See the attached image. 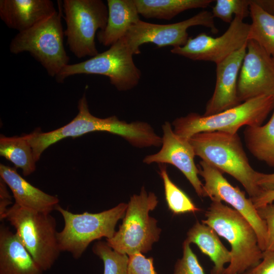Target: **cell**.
Listing matches in <instances>:
<instances>
[{"label":"cell","mask_w":274,"mask_h":274,"mask_svg":"<svg viewBox=\"0 0 274 274\" xmlns=\"http://www.w3.org/2000/svg\"><path fill=\"white\" fill-rule=\"evenodd\" d=\"M0 155L21 169L24 176L36 170V162L31 146L24 136H6L1 135Z\"/></svg>","instance_id":"cell-23"},{"label":"cell","mask_w":274,"mask_h":274,"mask_svg":"<svg viewBox=\"0 0 274 274\" xmlns=\"http://www.w3.org/2000/svg\"><path fill=\"white\" fill-rule=\"evenodd\" d=\"M57 4L58 11L31 28L18 32L9 45L10 52L13 54L30 53L49 76L55 78L70 61L64 46L62 1H58Z\"/></svg>","instance_id":"cell-3"},{"label":"cell","mask_w":274,"mask_h":274,"mask_svg":"<svg viewBox=\"0 0 274 274\" xmlns=\"http://www.w3.org/2000/svg\"><path fill=\"white\" fill-rule=\"evenodd\" d=\"M56 11L50 0H1L0 18L10 28L26 30Z\"/></svg>","instance_id":"cell-16"},{"label":"cell","mask_w":274,"mask_h":274,"mask_svg":"<svg viewBox=\"0 0 274 274\" xmlns=\"http://www.w3.org/2000/svg\"><path fill=\"white\" fill-rule=\"evenodd\" d=\"M134 55L124 37L106 51L84 61L65 66L55 79L63 83L76 75H102L108 77L119 91H127L135 87L141 78V72L133 59Z\"/></svg>","instance_id":"cell-8"},{"label":"cell","mask_w":274,"mask_h":274,"mask_svg":"<svg viewBox=\"0 0 274 274\" xmlns=\"http://www.w3.org/2000/svg\"><path fill=\"white\" fill-rule=\"evenodd\" d=\"M244 136L246 146L254 157L274 167V108L266 124L246 126Z\"/></svg>","instance_id":"cell-21"},{"label":"cell","mask_w":274,"mask_h":274,"mask_svg":"<svg viewBox=\"0 0 274 274\" xmlns=\"http://www.w3.org/2000/svg\"><path fill=\"white\" fill-rule=\"evenodd\" d=\"M198 174L204 181L203 197L212 201H224L237 211L252 226L262 251L266 249L267 231L265 222L259 216L251 199L238 187H234L223 176V173L208 162L201 160L198 165Z\"/></svg>","instance_id":"cell-10"},{"label":"cell","mask_w":274,"mask_h":274,"mask_svg":"<svg viewBox=\"0 0 274 274\" xmlns=\"http://www.w3.org/2000/svg\"><path fill=\"white\" fill-rule=\"evenodd\" d=\"M128 256V274H156L152 258H146L141 253Z\"/></svg>","instance_id":"cell-29"},{"label":"cell","mask_w":274,"mask_h":274,"mask_svg":"<svg viewBox=\"0 0 274 274\" xmlns=\"http://www.w3.org/2000/svg\"><path fill=\"white\" fill-rule=\"evenodd\" d=\"M1 178L11 189L15 203L20 207L36 212L51 213L59 204V198L32 186L16 169L1 164Z\"/></svg>","instance_id":"cell-17"},{"label":"cell","mask_w":274,"mask_h":274,"mask_svg":"<svg viewBox=\"0 0 274 274\" xmlns=\"http://www.w3.org/2000/svg\"><path fill=\"white\" fill-rule=\"evenodd\" d=\"M92 251L104 262V274H128L129 256L127 254L114 250L103 241L96 243Z\"/></svg>","instance_id":"cell-26"},{"label":"cell","mask_w":274,"mask_h":274,"mask_svg":"<svg viewBox=\"0 0 274 274\" xmlns=\"http://www.w3.org/2000/svg\"><path fill=\"white\" fill-rule=\"evenodd\" d=\"M240 101L261 96H274V62L272 56L254 40H248L237 85Z\"/></svg>","instance_id":"cell-13"},{"label":"cell","mask_w":274,"mask_h":274,"mask_svg":"<svg viewBox=\"0 0 274 274\" xmlns=\"http://www.w3.org/2000/svg\"><path fill=\"white\" fill-rule=\"evenodd\" d=\"M250 25L248 40H254L271 56L274 55V15L264 11L250 0Z\"/></svg>","instance_id":"cell-24"},{"label":"cell","mask_w":274,"mask_h":274,"mask_svg":"<svg viewBox=\"0 0 274 274\" xmlns=\"http://www.w3.org/2000/svg\"><path fill=\"white\" fill-rule=\"evenodd\" d=\"M174 274H205L190 244L186 241L183 243V257L177 261Z\"/></svg>","instance_id":"cell-28"},{"label":"cell","mask_w":274,"mask_h":274,"mask_svg":"<svg viewBox=\"0 0 274 274\" xmlns=\"http://www.w3.org/2000/svg\"><path fill=\"white\" fill-rule=\"evenodd\" d=\"M273 108V96H259L211 116L190 113L174 120L172 123L173 130L178 135L186 139L204 131H218L235 134L244 126L262 125Z\"/></svg>","instance_id":"cell-4"},{"label":"cell","mask_w":274,"mask_h":274,"mask_svg":"<svg viewBox=\"0 0 274 274\" xmlns=\"http://www.w3.org/2000/svg\"><path fill=\"white\" fill-rule=\"evenodd\" d=\"M214 17L212 12L203 11L186 20L169 24L151 23L140 20L133 25L124 36L127 44L135 55L141 53L140 46L152 43L158 47L172 46L181 47L185 45L189 38L188 28L201 25L217 33Z\"/></svg>","instance_id":"cell-11"},{"label":"cell","mask_w":274,"mask_h":274,"mask_svg":"<svg viewBox=\"0 0 274 274\" xmlns=\"http://www.w3.org/2000/svg\"><path fill=\"white\" fill-rule=\"evenodd\" d=\"M256 183L263 191L274 190V173L264 174L257 172Z\"/></svg>","instance_id":"cell-32"},{"label":"cell","mask_w":274,"mask_h":274,"mask_svg":"<svg viewBox=\"0 0 274 274\" xmlns=\"http://www.w3.org/2000/svg\"><path fill=\"white\" fill-rule=\"evenodd\" d=\"M154 193H147L144 187L139 194L133 195L127 204L122 224L107 243L114 250L131 255L150 251L159 237L161 229L149 212L157 205Z\"/></svg>","instance_id":"cell-6"},{"label":"cell","mask_w":274,"mask_h":274,"mask_svg":"<svg viewBox=\"0 0 274 274\" xmlns=\"http://www.w3.org/2000/svg\"><path fill=\"white\" fill-rule=\"evenodd\" d=\"M16 230L20 241L38 266L50 269L61 252L55 218L51 213L36 212L14 203L3 217Z\"/></svg>","instance_id":"cell-5"},{"label":"cell","mask_w":274,"mask_h":274,"mask_svg":"<svg viewBox=\"0 0 274 274\" xmlns=\"http://www.w3.org/2000/svg\"><path fill=\"white\" fill-rule=\"evenodd\" d=\"M162 147L156 153L143 159L146 164L168 163L179 169L189 181L199 197H203V184L198 175V168L194 162L195 156L189 139L176 134L172 125L165 122L162 126Z\"/></svg>","instance_id":"cell-14"},{"label":"cell","mask_w":274,"mask_h":274,"mask_svg":"<svg viewBox=\"0 0 274 274\" xmlns=\"http://www.w3.org/2000/svg\"><path fill=\"white\" fill-rule=\"evenodd\" d=\"M250 0H217L212 13L214 17L230 23L233 14L243 19L250 15Z\"/></svg>","instance_id":"cell-27"},{"label":"cell","mask_w":274,"mask_h":274,"mask_svg":"<svg viewBox=\"0 0 274 274\" xmlns=\"http://www.w3.org/2000/svg\"><path fill=\"white\" fill-rule=\"evenodd\" d=\"M108 18L105 28L97 33L99 43L111 46L124 37L141 19L134 0H108Z\"/></svg>","instance_id":"cell-19"},{"label":"cell","mask_w":274,"mask_h":274,"mask_svg":"<svg viewBox=\"0 0 274 274\" xmlns=\"http://www.w3.org/2000/svg\"><path fill=\"white\" fill-rule=\"evenodd\" d=\"M196 245L214 263L211 274H225V265L230 263V251L222 243L218 234L211 227L197 222L187 233L185 240Z\"/></svg>","instance_id":"cell-20"},{"label":"cell","mask_w":274,"mask_h":274,"mask_svg":"<svg viewBox=\"0 0 274 274\" xmlns=\"http://www.w3.org/2000/svg\"><path fill=\"white\" fill-rule=\"evenodd\" d=\"M140 15L146 18L170 20L192 9L205 8L212 0H134Z\"/></svg>","instance_id":"cell-22"},{"label":"cell","mask_w":274,"mask_h":274,"mask_svg":"<svg viewBox=\"0 0 274 274\" xmlns=\"http://www.w3.org/2000/svg\"><path fill=\"white\" fill-rule=\"evenodd\" d=\"M16 232L0 226V274H43Z\"/></svg>","instance_id":"cell-18"},{"label":"cell","mask_w":274,"mask_h":274,"mask_svg":"<svg viewBox=\"0 0 274 274\" xmlns=\"http://www.w3.org/2000/svg\"><path fill=\"white\" fill-rule=\"evenodd\" d=\"M244 274H274V251H264L260 263Z\"/></svg>","instance_id":"cell-31"},{"label":"cell","mask_w":274,"mask_h":274,"mask_svg":"<svg viewBox=\"0 0 274 274\" xmlns=\"http://www.w3.org/2000/svg\"><path fill=\"white\" fill-rule=\"evenodd\" d=\"M160 166L163 180L165 199L169 209L175 214L199 211L189 196L169 178L165 165Z\"/></svg>","instance_id":"cell-25"},{"label":"cell","mask_w":274,"mask_h":274,"mask_svg":"<svg viewBox=\"0 0 274 274\" xmlns=\"http://www.w3.org/2000/svg\"><path fill=\"white\" fill-rule=\"evenodd\" d=\"M272 59H273V62H274V55L272 56Z\"/></svg>","instance_id":"cell-35"},{"label":"cell","mask_w":274,"mask_h":274,"mask_svg":"<svg viewBox=\"0 0 274 274\" xmlns=\"http://www.w3.org/2000/svg\"><path fill=\"white\" fill-rule=\"evenodd\" d=\"M249 29V24L235 16L221 36L213 38L201 33L189 38L185 45L173 48L170 52L191 60L212 61L217 64L247 43Z\"/></svg>","instance_id":"cell-12"},{"label":"cell","mask_w":274,"mask_h":274,"mask_svg":"<svg viewBox=\"0 0 274 274\" xmlns=\"http://www.w3.org/2000/svg\"><path fill=\"white\" fill-rule=\"evenodd\" d=\"M247 43L216 64V82L213 94L207 103L203 116L233 108L242 103L237 91L238 76L247 50Z\"/></svg>","instance_id":"cell-15"},{"label":"cell","mask_w":274,"mask_h":274,"mask_svg":"<svg viewBox=\"0 0 274 274\" xmlns=\"http://www.w3.org/2000/svg\"><path fill=\"white\" fill-rule=\"evenodd\" d=\"M252 1L266 12L274 15V0H252Z\"/></svg>","instance_id":"cell-34"},{"label":"cell","mask_w":274,"mask_h":274,"mask_svg":"<svg viewBox=\"0 0 274 274\" xmlns=\"http://www.w3.org/2000/svg\"><path fill=\"white\" fill-rule=\"evenodd\" d=\"M62 9L70 50L79 58L98 54L95 38L107 25L108 6L101 0H63Z\"/></svg>","instance_id":"cell-9"},{"label":"cell","mask_w":274,"mask_h":274,"mask_svg":"<svg viewBox=\"0 0 274 274\" xmlns=\"http://www.w3.org/2000/svg\"><path fill=\"white\" fill-rule=\"evenodd\" d=\"M127 204L117 206L98 213L74 214L58 205L55 210L62 216L64 225L58 233L61 252H66L78 259L94 240L105 237L111 238L115 233L117 222L124 217Z\"/></svg>","instance_id":"cell-7"},{"label":"cell","mask_w":274,"mask_h":274,"mask_svg":"<svg viewBox=\"0 0 274 274\" xmlns=\"http://www.w3.org/2000/svg\"><path fill=\"white\" fill-rule=\"evenodd\" d=\"M259 216L266 224L267 239L265 251H274V203H270L257 208Z\"/></svg>","instance_id":"cell-30"},{"label":"cell","mask_w":274,"mask_h":274,"mask_svg":"<svg viewBox=\"0 0 274 274\" xmlns=\"http://www.w3.org/2000/svg\"><path fill=\"white\" fill-rule=\"evenodd\" d=\"M251 199L256 209L259 207L272 203L274 201V190L263 191L258 197Z\"/></svg>","instance_id":"cell-33"},{"label":"cell","mask_w":274,"mask_h":274,"mask_svg":"<svg viewBox=\"0 0 274 274\" xmlns=\"http://www.w3.org/2000/svg\"><path fill=\"white\" fill-rule=\"evenodd\" d=\"M201 222L212 228L231 247V259L225 274H244L260 263L263 251L249 221L222 202L212 201Z\"/></svg>","instance_id":"cell-1"},{"label":"cell","mask_w":274,"mask_h":274,"mask_svg":"<svg viewBox=\"0 0 274 274\" xmlns=\"http://www.w3.org/2000/svg\"><path fill=\"white\" fill-rule=\"evenodd\" d=\"M195 156L238 181L253 199L262 192L237 133L204 131L189 139Z\"/></svg>","instance_id":"cell-2"}]
</instances>
